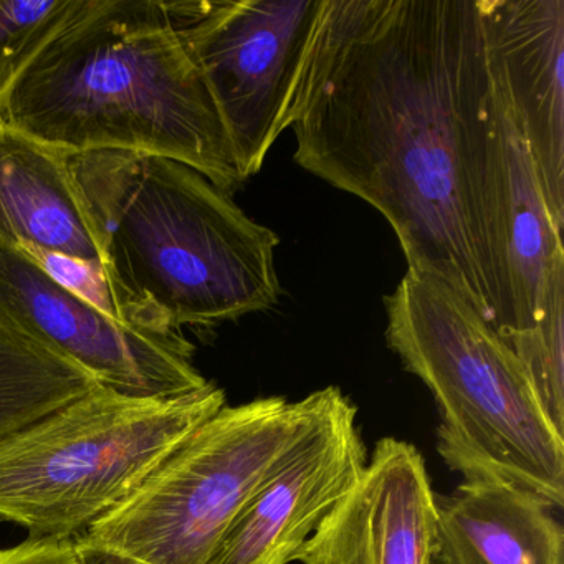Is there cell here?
Listing matches in <instances>:
<instances>
[{
  "instance_id": "obj_1",
  "label": "cell",
  "mask_w": 564,
  "mask_h": 564,
  "mask_svg": "<svg viewBox=\"0 0 564 564\" xmlns=\"http://www.w3.org/2000/svg\"><path fill=\"white\" fill-rule=\"evenodd\" d=\"M490 94L480 0H323L286 128L299 166L375 207L409 269L495 328L481 214Z\"/></svg>"
},
{
  "instance_id": "obj_2",
  "label": "cell",
  "mask_w": 564,
  "mask_h": 564,
  "mask_svg": "<svg viewBox=\"0 0 564 564\" xmlns=\"http://www.w3.org/2000/svg\"><path fill=\"white\" fill-rule=\"evenodd\" d=\"M0 127L68 154L180 161L232 194L246 181L164 0H77L0 104Z\"/></svg>"
},
{
  "instance_id": "obj_3",
  "label": "cell",
  "mask_w": 564,
  "mask_h": 564,
  "mask_svg": "<svg viewBox=\"0 0 564 564\" xmlns=\"http://www.w3.org/2000/svg\"><path fill=\"white\" fill-rule=\"evenodd\" d=\"M67 160L105 269L141 308L176 329L214 328L279 303V236L232 194L170 158L94 151Z\"/></svg>"
},
{
  "instance_id": "obj_4",
  "label": "cell",
  "mask_w": 564,
  "mask_h": 564,
  "mask_svg": "<svg viewBox=\"0 0 564 564\" xmlns=\"http://www.w3.org/2000/svg\"><path fill=\"white\" fill-rule=\"evenodd\" d=\"M384 308L389 348L441 412L445 464L464 480L508 481L561 510L564 435L494 325L451 286L411 269L384 296Z\"/></svg>"
},
{
  "instance_id": "obj_5",
  "label": "cell",
  "mask_w": 564,
  "mask_h": 564,
  "mask_svg": "<svg viewBox=\"0 0 564 564\" xmlns=\"http://www.w3.org/2000/svg\"><path fill=\"white\" fill-rule=\"evenodd\" d=\"M226 405L209 386L134 399L104 386L0 442V518L29 540L64 541L127 500L204 421Z\"/></svg>"
},
{
  "instance_id": "obj_6",
  "label": "cell",
  "mask_w": 564,
  "mask_h": 564,
  "mask_svg": "<svg viewBox=\"0 0 564 564\" xmlns=\"http://www.w3.org/2000/svg\"><path fill=\"white\" fill-rule=\"evenodd\" d=\"M323 392L224 405L78 543L150 564H207L237 514L305 431Z\"/></svg>"
},
{
  "instance_id": "obj_7",
  "label": "cell",
  "mask_w": 564,
  "mask_h": 564,
  "mask_svg": "<svg viewBox=\"0 0 564 564\" xmlns=\"http://www.w3.org/2000/svg\"><path fill=\"white\" fill-rule=\"evenodd\" d=\"M323 0L174 2L243 181L285 133L296 78Z\"/></svg>"
},
{
  "instance_id": "obj_8",
  "label": "cell",
  "mask_w": 564,
  "mask_h": 564,
  "mask_svg": "<svg viewBox=\"0 0 564 564\" xmlns=\"http://www.w3.org/2000/svg\"><path fill=\"white\" fill-rule=\"evenodd\" d=\"M0 310L98 384L127 398L173 399L209 386L181 329L118 318L4 246Z\"/></svg>"
},
{
  "instance_id": "obj_9",
  "label": "cell",
  "mask_w": 564,
  "mask_h": 564,
  "mask_svg": "<svg viewBox=\"0 0 564 564\" xmlns=\"http://www.w3.org/2000/svg\"><path fill=\"white\" fill-rule=\"evenodd\" d=\"M488 42V41H487ZM481 214L501 338L534 328L564 282L563 229L544 197L533 158L514 123L490 47Z\"/></svg>"
},
{
  "instance_id": "obj_10",
  "label": "cell",
  "mask_w": 564,
  "mask_h": 564,
  "mask_svg": "<svg viewBox=\"0 0 564 564\" xmlns=\"http://www.w3.org/2000/svg\"><path fill=\"white\" fill-rule=\"evenodd\" d=\"M318 411L237 514L207 564H289L365 471L358 409L329 386Z\"/></svg>"
},
{
  "instance_id": "obj_11",
  "label": "cell",
  "mask_w": 564,
  "mask_h": 564,
  "mask_svg": "<svg viewBox=\"0 0 564 564\" xmlns=\"http://www.w3.org/2000/svg\"><path fill=\"white\" fill-rule=\"evenodd\" d=\"M435 494L421 452L376 442L358 484L303 544V564H429L434 560Z\"/></svg>"
},
{
  "instance_id": "obj_12",
  "label": "cell",
  "mask_w": 564,
  "mask_h": 564,
  "mask_svg": "<svg viewBox=\"0 0 564 564\" xmlns=\"http://www.w3.org/2000/svg\"><path fill=\"white\" fill-rule=\"evenodd\" d=\"M488 47L544 197L564 226V0H480Z\"/></svg>"
},
{
  "instance_id": "obj_13",
  "label": "cell",
  "mask_w": 564,
  "mask_h": 564,
  "mask_svg": "<svg viewBox=\"0 0 564 564\" xmlns=\"http://www.w3.org/2000/svg\"><path fill=\"white\" fill-rule=\"evenodd\" d=\"M67 156L0 127V246L105 267Z\"/></svg>"
},
{
  "instance_id": "obj_14",
  "label": "cell",
  "mask_w": 564,
  "mask_h": 564,
  "mask_svg": "<svg viewBox=\"0 0 564 564\" xmlns=\"http://www.w3.org/2000/svg\"><path fill=\"white\" fill-rule=\"evenodd\" d=\"M437 564H563L564 531L553 505L527 488L477 478L435 495Z\"/></svg>"
},
{
  "instance_id": "obj_15",
  "label": "cell",
  "mask_w": 564,
  "mask_h": 564,
  "mask_svg": "<svg viewBox=\"0 0 564 564\" xmlns=\"http://www.w3.org/2000/svg\"><path fill=\"white\" fill-rule=\"evenodd\" d=\"M97 386L87 371L32 338L0 310V442Z\"/></svg>"
},
{
  "instance_id": "obj_16",
  "label": "cell",
  "mask_w": 564,
  "mask_h": 564,
  "mask_svg": "<svg viewBox=\"0 0 564 564\" xmlns=\"http://www.w3.org/2000/svg\"><path fill=\"white\" fill-rule=\"evenodd\" d=\"M505 341L523 365L544 414L564 435V282L557 283L544 318Z\"/></svg>"
},
{
  "instance_id": "obj_17",
  "label": "cell",
  "mask_w": 564,
  "mask_h": 564,
  "mask_svg": "<svg viewBox=\"0 0 564 564\" xmlns=\"http://www.w3.org/2000/svg\"><path fill=\"white\" fill-rule=\"evenodd\" d=\"M77 0H0V104Z\"/></svg>"
},
{
  "instance_id": "obj_18",
  "label": "cell",
  "mask_w": 564,
  "mask_h": 564,
  "mask_svg": "<svg viewBox=\"0 0 564 564\" xmlns=\"http://www.w3.org/2000/svg\"><path fill=\"white\" fill-rule=\"evenodd\" d=\"M0 564H84V561L75 540H28L0 550Z\"/></svg>"
},
{
  "instance_id": "obj_19",
  "label": "cell",
  "mask_w": 564,
  "mask_h": 564,
  "mask_svg": "<svg viewBox=\"0 0 564 564\" xmlns=\"http://www.w3.org/2000/svg\"><path fill=\"white\" fill-rule=\"evenodd\" d=\"M78 553H80L84 564H150L143 561L134 560V557L124 556V554L115 553V551L104 550V547L88 546V544L78 543Z\"/></svg>"
},
{
  "instance_id": "obj_20",
  "label": "cell",
  "mask_w": 564,
  "mask_h": 564,
  "mask_svg": "<svg viewBox=\"0 0 564 564\" xmlns=\"http://www.w3.org/2000/svg\"><path fill=\"white\" fill-rule=\"evenodd\" d=\"M429 564H437V563H435V561H434V560H432V561H431V563H429Z\"/></svg>"
}]
</instances>
